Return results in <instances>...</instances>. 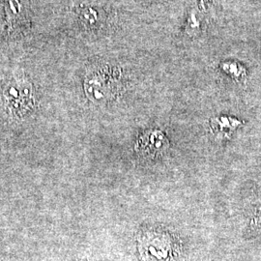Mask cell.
Here are the masks:
<instances>
[{
	"label": "cell",
	"mask_w": 261,
	"mask_h": 261,
	"mask_svg": "<svg viewBox=\"0 0 261 261\" xmlns=\"http://www.w3.org/2000/svg\"><path fill=\"white\" fill-rule=\"evenodd\" d=\"M114 80L111 71L99 69L87 76L85 89L88 96L95 101H105L113 93Z\"/></svg>",
	"instance_id": "2"
},
{
	"label": "cell",
	"mask_w": 261,
	"mask_h": 261,
	"mask_svg": "<svg viewBox=\"0 0 261 261\" xmlns=\"http://www.w3.org/2000/svg\"><path fill=\"white\" fill-rule=\"evenodd\" d=\"M224 71H226L227 73H230L234 77H243L245 75V71L243 70V68L235 63L224 64Z\"/></svg>",
	"instance_id": "6"
},
{
	"label": "cell",
	"mask_w": 261,
	"mask_h": 261,
	"mask_svg": "<svg viewBox=\"0 0 261 261\" xmlns=\"http://www.w3.org/2000/svg\"><path fill=\"white\" fill-rule=\"evenodd\" d=\"M7 21L11 28H21L28 21L27 11L21 0H6Z\"/></svg>",
	"instance_id": "4"
},
{
	"label": "cell",
	"mask_w": 261,
	"mask_h": 261,
	"mask_svg": "<svg viewBox=\"0 0 261 261\" xmlns=\"http://www.w3.org/2000/svg\"><path fill=\"white\" fill-rule=\"evenodd\" d=\"M240 124L241 122L236 119L222 116L212 119L211 128L218 137H228Z\"/></svg>",
	"instance_id": "5"
},
{
	"label": "cell",
	"mask_w": 261,
	"mask_h": 261,
	"mask_svg": "<svg viewBox=\"0 0 261 261\" xmlns=\"http://www.w3.org/2000/svg\"><path fill=\"white\" fill-rule=\"evenodd\" d=\"M168 141L160 130H149L143 134L139 140L138 150L146 157H156L168 149Z\"/></svg>",
	"instance_id": "3"
},
{
	"label": "cell",
	"mask_w": 261,
	"mask_h": 261,
	"mask_svg": "<svg viewBox=\"0 0 261 261\" xmlns=\"http://www.w3.org/2000/svg\"><path fill=\"white\" fill-rule=\"evenodd\" d=\"M140 252L144 261H169L172 255V243L168 235H144L140 244Z\"/></svg>",
	"instance_id": "1"
}]
</instances>
